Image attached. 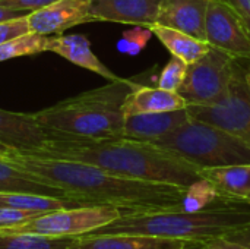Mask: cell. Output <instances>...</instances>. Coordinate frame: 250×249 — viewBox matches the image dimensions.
<instances>
[{"label": "cell", "instance_id": "cell-1", "mask_svg": "<svg viewBox=\"0 0 250 249\" xmlns=\"http://www.w3.org/2000/svg\"><path fill=\"white\" fill-rule=\"evenodd\" d=\"M4 160L70 200L85 205H111L122 213L183 210L188 191L185 186L123 178L81 161L18 153Z\"/></svg>", "mask_w": 250, "mask_h": 249}, {"label": "cell", "instance_id": "cell-2", "mask_svg": "<svg viewBox=\"0 0 250 249\" xmlns=\"http://www.w3.org/2000/svg\"><path fill=\"white\" fill-rule=\"evenodd\" d=\"M97 166L123 178L189 188L202 179V169L149 142L125 136L85 139L50 135L35 154Z\"/></svg>", "mask_w": 250, "mask_h": 249}, {"label": "cell", "instance_id": "cell-3", "mask_svg": "<svg viewBox=\"0 0 250 249\" xmlns=\"http://www.w3.org/2000/svg\"><path fill=\"white\" fill-rule=\"evenodd\" d=\"M249 226L250 201L226 198L198 211L163 210L122 213L119 219L95 232H91V235L126 233L207 242L215 238H224Z\"/></svg>", "mask_w": 250, "mask_h": 249}, {"label": "cell", "instance_id": "cell-4", "mask_svg": "<svg viewBox=\"0 0 250 249\" xmlns=\"http://www.w3.org/2000/svg\"><path fill=\"white\" fill-rule=\"evenodd\" d=\"M135 84L122 78L110 81L34 114L50 135L85 139L123 136V103Z\"/></svg>", "mask_w": 250, "mask_h": 249}, {"label": "cell", "instance_id": "cell-5", "mask_svg": "<svg viewBox=\"0 0 250 249\" xmlns=\"http://www.w3.org/2000/svg\"><path fill=\"white\" fill-rule=\"evenodd\" d=\"M199 169L250 163V145L207 122L189 119L174 131L149 141Z\"/></svg>", "mask_w": 250, "mask_h": 249}, {"label": "cell", "instance_id": "cell-6", "mask_svg": "<svg viewBox=\"0 0 250 249\" xmlns=\"http://www.w3.org/2000/svg\"><path fill=\"white\" fill-rule=\"evenodd\" d=\"M122 216L111 205H79L38 214L28 222L0 229V233H28L53 238H76L95 232Z\"/></svg>", "mask_w": 250, "mask_h": 249}, {"label": "cell", "instance_id": "cell-7", "mask_svg": "<svg viewBox=\"0 0 250 249\" xmlns=\"http://www.w3.org/2000/svg\"><path fill=\"white\" fill-rule=\"evenodd\" d=\"M237 60L211 47L198 62L188 66L186 78L177 92L189 106H208L218 101L229 90L237 70Z\"/></svg>", "mask_w": 250, "mask_h": 249}, {"label": "cell", "instance_id": "cell-8", "mask_svg": "<svg viewBox=\"0 0 250 249\" xmlns=\"http://www.w3.org/2000/svg\"><path fill=\"white\" fill-rule=\"evenodd\" d=\"M242 66L233 76L227 92L208 106H189V116L195 120L218 126L250 145V87Z\"/></svg>", "mask_w": 250, "mask_h": 249}, {"label": "cell", "instance_id": "cell-9", "mask_svg": "<svg viewBox=\"0 0 250 249\" xmlns=\"http://www.w3.org/2000/svg\"><path fill=\"white\" fill-rule=\"evenodd\" d=\"M205 40L236 60L250 62V37L239 15L223 0H211L205 19Z\"/></svg>", "mask_w": 250, "mask_h": 249}, {"label": "cell", "instance_id": "cell-10", "mask_svg": "<svg viewBox=\"0 0 250 249\" xmlns=\"http://www.w3.org/2000/svg\"><path fill=\"white\" fill-rule=\"evenodd\" d=\"M31 32L41 35H57L76 25L95 22L91 13V0H57L28 16Z\"/></svg>", "mask_w": 250, "mask_h": 249}, {"label": "cell", "instance_id": "cell-11", "mask_svg": "<svg viewBox=\"0 0 250 249\" xmlns=\"http://www.w3.org/2000/svg\"><path fill=\"white\" fill-rule=\"evenodd\" d=\"M48 139V131L37 120L34 113L0 109V144L18 154H35Z\"/></svg>", "mask_w": 250, "mask_h": 249}, {"label": "cell", "instance_id": "cell-12", "mask_svg": "<svg viewBox=\"0 0 250 249\" xmlns=\"http://www.w3.org/2000/svg\"><path fill=\"white\" fill-rule=\"evenodd\" d=\"M161 0H91L95 22H116L151 28L157 23Z\"/></svg>", "mask_w": 250, "mask_h": 249}, {"label": "cell", "instance_id": "cell-13", "mask_svg": "<svg viewBox=\"0 0 250 249\" xmlns=\"http://www.w3.org/2000/svg\"><path fill=\"white\" fill-rule=\"evenodd\" d=\"M196 242L148 236V235H82L76 236L67 249H185Z\"/></svg>", "mask_w": 250, "mask_h": 249}, {"label": "cell", "instance_id": "cell-14", "mask_svg": "<svg viewBox=\"0 0 250 249\" xmlns=\"http://www.w3.org/2000/svg\"><path fill=\"white\" fill-rule=\"evenodd\" d=\"M209 1L211 0H161L157 23L205 40V19Z\"/></svg>", "mask_w": 250, "mask_h": 249}, {"label": "cell", "instance_id": "cell-15", "mask_svg": "<svg viewBox=\"0 0 250 249\" xmlns=\"http://www.w3.org/2000/svg\"><path fill=\"white\" fill-rule=\"evenodd\" d=\"M47 51L56 53L63 59L69 60L70 63L88 69L107 81H117V76L113 70H110L92 51L89 40L82 34H72V35H57L48 37Z\"/></svg>", "mask_w": 250, "mask_h": 249}, {"label": "cell", "instance_id": "cell-16", "mask_svg": "<svg viewBox=\"0 0 250 249\" xmlns=\"http://www.w3.org/2000/svg\"><path fill=\"white\" fill-rule=\"evenodd\" d=\"M189 119L188 109L129 116L125 117L123 136L139 141H154L182 126Z\"/></svg>", "mask_w": 250, "mask_h": 249}, {"label": "cell", "instance_id": "cell-17", "mask_svg": "<svg viewBox=\"0 0 250 249\" xmlns=\"http://www.w3.org/2000/svg\"><path fill=\"white\" fill-rule=\"evenodd\" d=\"M188 109L186 100L174 91H167L160 87H148L144 84H135L132 91L127 94L123 103L125 117L144 114V113H160Z\"/></svg>", "mask_w": 250, "mask_h": 249}, {"label": "cell", "instance_id": "cell-18", "mask_svg": "<svg viewBox=\"0 0 250 249\" xmlns=\"http://www.w3.org/2000/svg\"><path fill=\"white\" fill-rule=\"evenodd\" d=\"M202 178L224 198L248 200L250 195V163L202 169Z\"/></svg>", "mask_w": 250, "mask_h": 249}, {"label": "cell", "instance_id": "cell-19", "mask_svg": "<svg viewBox=\"0 0 250 249\" xmlns=\"http://www.w3.org/2000/svg\"><path fill=\"white\" fill-rule=\"evenodd\" d=\"M149 29L164 44V47L171 53V56L180 57L188 65L198 62L202 56H205L211 50L208 41L199 40L183 31L163 26L158 23H154Z\"/></svg>", "mask_w": 250, "mask_h": 249}, {"label": "cell", "instance_id": "cell-20", "mask_svg": "<svg viewBox=\"0 0 250 249\" xmlns=\"http://www.w3.org/2000/svg\"><path fill=\"white\" fill-rule=\"evenodd\" d=\"M0 192L1 194H40L67 198L60 189L41 182L15 164L0 158Z\"/></svg>", "mask_w": 250, "mask_h": 249}, {"label": "cell", "instance_id": "cell-21", "mask_svg": "<svg viewBox=\"0 0 250 249\" xmlns=\"http://www.w3.org/2000/svg\"><path fill=\"white\" fill-rule=\"evenodd\" d=\"M85 205L70 198L40 195V194H1L0 192V207H9L32 213H48L54 210Z\"/></svg>", "mask_w": 250, "mask_h": 249}, {"label": "cell", "instance_id": "cell-22", "mask_svg": "<svg viewBox=\"0 0 250 249\" xmlns=\"http://www.w3.org/2000/svg\"><path fill=\"white\" fill-rule=\"evenodd\" d=\"M73 239L28 233H0V249H67Z\"/></svg>", "mask_w": 250, "mask_h": 249}, {"label": "cell", "instance_id": "cell-23", "mask_svg": "<svg viewBox=\"0 0 250 249\" xmlns=\"http://www.w3.org/2000/svg\"><path fill=\"white\" fill-rule=\"evenodd\" d=\"M48 37L37 32H28L15 37L3 44H0V62L10 60L22 56H34L47 51Z\"/></svg>", "mask_w": 250, "mask_h": 249}, {"label": "cell", "instance_id": "cell-24", "mask_svg": "<svg viewBox=\"0 0 250 249\" xmlns=\"http://www.w3.org/2000/svg\"><path fill=\"white\" fill-rule=\"evenodd\" d=\"M188 66L189 65L185 60H182L180 57L171 56L168 63L160 72V76L157 79V87L167 90V91L177 92V90L180 88V85L183 84V81L186 78Z\"/></svg>", "mask_w": 250, "mask_h": 249}, {"label": "cell", "instance_id": "cell-25", "mask_svg": "<svg viewBox=\"0 0 250 249\" xmlns=\"http://www.w3.org/2000/svg\"><path fill=\"white\" fill-rule=\"evenodd\" d=\"M152 35L154 34L149 28L135 25L132 29H127L123 32L120 41L117 43V48H119V51H122L125 54L136 56L146 47V44L149 43Z\"/></svg>", "mask_w": 250, "mask_h": 249}, {"label": "cell", "instance_id": "cell-26", "mask_svg": "<svg viewBox=\"0 0 250 249\" xmlns=\"http://www.w3.org/2000/svg\"><path fill=\"white\" fill-rule=\"evenodd\" d=\"M26 16L16 18V19L6 21V22H1L0 23V44H3V43H6L9 40L15 38V37H19V35H23V34L31 32Z\"/></svg>", "mask_w": 250, "mask_h": 249}, {"label": "cell", "instance_id": "cell-27", "mask_svg": "<svg viewBox=\"0 0 250 249\" xmlns=\"http://www.w3.org/2000/svg\"><path fill=\"white\" fill-rule=\"evenodd\" d=\"M35 216H38V213L23 211V210H16V208H9V207H0V229L28 222Z\"/></svg>", "mask_w": 250, "mask_h": 249}, {"label": "cell", "instance_id": "cell-28", "mask_svg": "<svg viewBox=\"0 0 250 249\" xmlns=\"http://www.w3.org/2000/svg\"><path fill=\"white\" fill-rule=\"evenodd\" d=\"M53 1H57V0H0V4L13 7V9H19V10L32 12V10L41 9Z\"/></svg>", "mask_w": 250, "mask_h": 249}, {"label": "cell", "instance_id": "cell-29", "mask_svg": "<svg viewBox=\"0 0 250 249\" xmlns=\"http://www.w3.org/2000/svg\"><path fill=\"white\" fill-rule=\"evenodd\" d=\"M226 1L242 19L250 37V0H223Z\"/></svg>", "mask_w": 250, "mask_h": 249}, {"label": "cell", "instance_id": "cell-30", "mask_svg": "<svg viewBox=\"0 0 250 249\" xmlns=\"http://www.w3.org/2000/svg\"><path fill=\"white\" fill-rule=\"evenodd\" d=\"M202 249H250L249 247H245L242 244H237L234 241H230L227 238H215L211 241L204 242Z\"/></svg>", "mask_w": 250, "mask_h": 249}, {"label": "cell", "instance_id": "cell-31", "mask_svg": "<svg viewBox=\"0 0 250 249\" xmlns=\"http://www.w3.org/2000/svg\"><path fill=\"white\" fill-rule=\"evenodd\" d=\"M29 13L31 12H28V10H19V9H13V7H7V6L0 4V23L1 22H6V21L16 19V18L26 16Z\"/></svg>", "mask_w": 250, "mask_h": 249}, {"label": "cell", "instance_id": "cell-32", "mask_svg": "<svg viewBox=\"0 0 250 249\" xmlns=\"http://www.w3.org/2000/svg\"><path fill=\"white\" fill-rule=\"evenodd\" d=\"M224 238H227L230 241H234L237 244H242V245L249 247L250 248V226L249 227L242 229V230H236V232H233V233H230V235H227Z\"/></svg>", "mask_w": 250, "mask_h": 249}, {"label": "cell", "instance_id": "cell-33", "mask_svg": "<svg viewBox=\"0 0 250 249\" xmlns=\"http://www.w3.org/2000/svg\"><path fill=\"white\" fill-rule=\"evenodd\" d=\"M13 154H16L12 148H9V147H6V145H3V144H0V158L1 160H4V158H9L10 156H13Z\"/></svg>", "mask_w": 250, "mask_h": 249}, {"label": "cell", "instance_id": "cell-34", "mask_svg": "<svg viewBox=\"0 0 250 249\" xmlns=\"http://www.w3.org/2000/svg\"><path fill=\"white\" fill-rule=\"evenodd\" d=\"M204 248V242H196V244H193V245H190V247H188V248L185 249H202Z\"/></svg>", "mask_w": 250, "mask_h": 249}, {"label": "cell", "instance_id": "cell-35", "mask_svg": "<svg viewBox=\"0 0 250 249\" xmlns=\"http://www.w3.org/2000/svg\"><path fill=\"white\" fill-rule=\"evenodd\" d=\"M245 78H246V82H248V85L250 87V69L245 72Z\"/></svg>", "mask_w": 250, "mask_h": 249}, {"label": "cell", "instance_id": "cell-36", "mask_svg": "<svg viewBox=\"0 0 250 249\" xmlns=\"http://www.w3.org/2000/svg\"><path fill=\"white\" fill-rule=\"evenodd\" d=\"M246 201H250V195H249V197H248V200H246Z\"/></svg>", "mask_w": 250, "mask_h": 249}]
</instances>
